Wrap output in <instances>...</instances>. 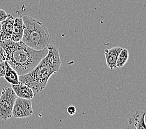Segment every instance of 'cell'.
I'll return each mask as SVG.
<instances>
[{"label": "cell", "instance_id": "14", "mask_svg": "<svg viewBox=\"0 0 146 129\" xmlns=\"http://www.w3.org/2000/svg\"><path fill=\"white\" fill-rule=\"evenodd\" d=\"M6 61V53L3 48L0 46V63Z\"/></svg>", "mask_w": 146, "mask_h": 129}, {"label": "cell", "instance_id": "16", "mask_svg": "<svg viewBox=\"0 0 146 129\" xmlns=\"http://www.w3.org/2000/svg\"><path fill=\"white\" fill-rule=\"evenodd\" d=\"M67 112L70 115V116H73L76 112V108L74 106H70L67 108Z\"/></svg>", "mask_w": 146, "mask_h": 129}, {"label": "cell", "instance_id": "7", "mask_svg": "<svg viewBox=\"0 0 146 129\" xmlns=\"http://www.w3.org/2000/svg\"><path fill=\"white\" fill-rule=\"evenodd\" d=\"M122 49L123 48L120 47H115L111 48L110 49L105 50V56L106 65L111 70L116 68V64L117 58Z\"/></svg>", "mask_w": 146, "mask_h": 129}, {"label": "cell", "instance_id": "15", "mask_svg": "<svg viewBox=\"0 0 146 129\" xmlns=\"http://www.w3.org/2000/svg\"><path fill=\"white\" fill-rule=\"evenodd\" d=\"M9 15H8L4 10L3 9H0V23H1L3 21L8 17Z\"/></svg>", "mask_w": 146, "mask_h": 129}, {"label": "cell", "instance_id": "1", "mask_svg": "<svg viewBox=\"0 0 146 129\" xmlns=\"http://www.w3.org/2000/svg\"><path fill=\"white\" fill-rule=\"evenodd\" d=\"M0 46L5 51L6 61L19 76L32 70L48 52L47 47L37 50L27 46L22 41L13 42L11 39L0 42Z\"/></svg>", "mask_w": 146, "mask_h": 129}, {"label": "cell", "instance_id": "8", "mask_svg": "<svg viewBox=\"0 0 146 129\" xmlns=\"http://www.w3.org/2000/svg\"><path fill=\"white\" fill-rule=\"evenodd\" d=\"M11 88L15 91L17 97L24 99H32L34 96L33 89L23 83H19L17 85H12Z\"/></svg>", "mask_w": 146, "mask_h": 129}, {"label": "cell", "instance_id": "10", "mask_svg": "<svg viewBox=\"0 0 146 129\" xmlns=\"http://www.w3.org/2000/svg\"><path fill=\"white\" fill-rule=\"evenodd\" d=\"M5 67L6 71L5 75V78L7 82H8L11 85H17L20 83L18 73L13 69L8 62L5 61Z\"/></svg>", "mask_w": 146, "mask_h": 129}, {"label": "cell", "instance_id": "6", "mask_svg": "<svg viewBox=\"0 0 146 129\" xmlns=\"http://www.w3.org/2000/svg\"><path fill=\"white\" fill-rule=\"evenodd\" d=\"M15 17L11 15H9L8 17L1 22V29L0 34V42L11 39L13 29Z\"/></svg>", "mask_w": 146, "mask_h": 129}, {"label": "cell", "instance_id": "9", "mask_svg": "<svg viewBox=\"0 0 146 129\" xmlns=\"http://www.w3.org/2000/svg\"><path fill=\"white\" fill-rule=\"evenodd\" d=\"M24 33V23L22 17L15 18L11 40L13 42L21 41Z\"/></svg>", "mask_w": 146, "mask_h": 129}, {"label": "cell", "instance_id": "13", "mask_svg": "<svg viewBox=\"0 0 146 129\" xmlns=\"http://www.w3.org/2000/svg\"><path fill=\"white\" fill-rule=\"evenodd\" d=\"M6 71L5 62L0 63V78L4 77Z\"/></svg>", "mask_w": 146, "mask_h": 129}, {"label": "cell", "instance_id": "4", "mask_svg": "<svg viewBox=\"0 0 146 129\" xmlns=\"http://www.w3.org/2000/svg\"><path fill=\"white\" fill-rule=\"evenodd\" d=\"M17 96L12 88L5 87L3 89L0 96V118L7 120L11 118L14 104Z\"/></svg>", "mask_w": 146, "mask_h": 129}, {"label": "cell", "instance_id": "12", "mask_svg": "<svg viewBox=\"0 0 146 129\" xmlns=\"http://www.w3.org/2000/svg\"><path fill=\"white\" fill-rule=\"evenodd\" d=\"M129 58V52L126 48H123L118 55L116 67V68H121L126 64Z\"/></svg>", "mask_w": 146, "mask_h": 129}, {"label": "cell", "instance_id": "2", "mask_svg": "<svg viewBox=\"0 0 146 129\" xmlns=\"http://www.w3.org/2000/svg\"><path fill=\"white\" fill-rule=\"evenodd\" d=\"M46 56L32 70L19 76V81L33 89L37 95L46 88L48 79L60 69L62 61L58 48L54 45H48Z\"/></svg>", "mask_w": 146, "mask_h": 129}, {"label": "cell", "instance_id": "11", "mask_svg": "<svg viewBox=\"0 0 146 129\" xmlns=\"http://www.w3.org/2000/svg\"><path fill=\"white\" fill-rule=\"evenodd\" d=\"M139 114H135L134 117L131 119V122L134 125V128L137 129H141V128H146L145 124V112L142 113L141 112H139Z\"/></svg>", "mask_w": 146, "mask_h": 129}, {"label": "cell", "instance_id": "17", "mask_svg": "<svg viewBox=\"0 0 146 129\" xmlns=\"http://www.w3.org/2000/svg\"><path fill=\"white\" fill-rule=\"evenodd\" d=\"M1 23H0V34H1Z\"/></svg>", "mask_w": 146, "mask_h": 129}, {"label": "cell", "instance_id": "5", "mask_svg": "<svg viewBox=\"0 0 146 129\" xmlns=\"http://www.w3.org/2000/svg\"><path fill=\"white\" fill-rule=\"evenodd\" d=\"M34 113L31 99L17 97L14 104L12 116L17 118L31 116Z\"/></svg>", "mask_w": 146, "mask_h": 129}, {"label": "cell", "instance_id": "3", "mask_svg": "<svg viewBox=\"0 0 146 129\" xmlns=\"http://www.w3.org/2000/svg\"><path fill=\"white\" fill-rule=\"evenodd\" d=\"M22 19L24 23L23 42L37 50L47 48L51 40V36L47 27L31 16H23Z\"/></svg>", "mask_w": 146, "mask_h": 129}]
</instances>
